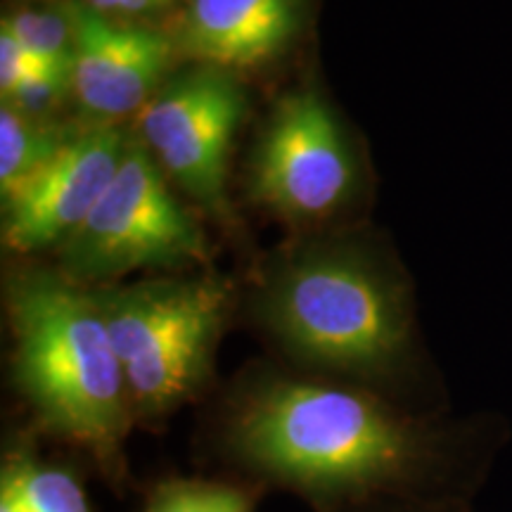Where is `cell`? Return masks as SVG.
<instances>
[{"label": "cell", "mask_w": 512, "mask_h": 512, "mask_svg": "<svg viewBox=\"0 0 512 512\" xmlns=\"http://www.w3.org/2000/svg\"><path fill=\"white\" fill-rule=\"evenodd\" d=\"M209 444L228 477L316 512L415 498L439 456V434L373 387L268 368L230 389Z\"/></svg>", "instance_id": "cell-1"}, {"label": "cell", "mask_w": 512, "mask_h": 512, "mask_svg": "<svg viewBox=\"0 0 512 512\" xmlns=\"http://www.w3.org/2000/svg\"><path fill=\"white\" fill-rule=\"evenodd\" d=\"M8 316L12 384L38 427L86 453L117 494L126 491L136 415L95 292L67 275L29 271L10 280Z\"/></svg>", "instance_id": "cell-2"}, {"label": "cell", "mask_w": 512, "mask_h": 512, "mask_svg": "<svg viewBox=\"0 0 512 512\" xmlns=\"http://www.w3.org/2000/svg\"><path fill=\"white\" fill-rule=\"evenodd\" d=\"M254 318L294 363L366 387L399 375L413 351L406 285L351 247H313L278 266Z\"/></svg>", "instance_id": "cell-3"}, {"label": "cell", "mask_w": 512, "mask_h": 512, "mask_svg": "<svg viewBox=\"0 0 512 512\" xmlns=\"http://www.w3.org/2000/svg\"><path fill=\"white\" fill-rule=\"evenodd\" d=\"M93 292L124 368L136 425H162L209 382L230 316L228 283L204 275Z\"/></svg>", "instance_id": "cell-4"}, {"label": "cell", "mask_w": 512, "mask_h": 512, "mask_svg": "<svg viewBox=\"0 0 512 512\" xmlns=\"http://www.w3.org/2000/svg\"><path fill=\"white\" fill-rule=\"evenodd\" d=\"M60 254L62 275L88 285L143 268L200 264L207 240L147 147L133 138L110 188Z\"/></svg>", "instance_id": "cell-5"}, {"label": "cell", "mask_w": 512, "mask_h": 512, "mask_svg": "<svg viewBox=\"0 0 512 512\" xmlns=\"http://www.w3.org/2000/svg\"><path fill=\"white\" fill-rule=\"evenodd\" d=\"M356 188L354 150L323 95L306 88L280 100L252 157V200L285 221L316 223L347 207Z\"/></svg>", "instance_id": "cell-6"}, {"label": "cell", "mask_w": 512, "mask_h": 512, "mask_svg": "<svg viewBox=\"0 0 512 512\" xmlns=\"http://www.w3.org/2000/svg\"><path fill=\"white\" fill-rule=\"evenodd\" d=\"M238 76L197 64L166 81L140 112V136L166 178L204 209H226L228 152L245 117Z\"/></svg>", "instance_id": "cell-7"}, {"label": "cell", "mask_w": 512, "mask_h": 512, "mask_svg": "<svg viewBox=\"0 0 512 512\" xmlns=\"http://www.w3.org/2000/svg\"><path fill=\"white\" fill-rule=\"evenodd\" d=\"M133 138L117 124L76 131L50 162L3 195V242L31 254L62 247L110 188Z\"/></svg>", "instance_id": "cell-8"}, {"label": "cell", "mask_w": 512, "mask_h": 512, "mask_svg": "<svg viewBox=\"0 0 512 512\" xmlns=\"http://www.w3.org/2000/svg\"><path fill=\"white\" fill-rule=\"evenodd\" d=\"M74 17L72 93L91 124H117L143 112L164 86L174 62L171 36L100 15L81 0H69Z\"/></svg>", "instance_id": "cell-9"}, {"label": "cell", "mask_w": 512, "mask_h": 512, "mask_svg": "<svg viewBox=\"0 0 512 512\" xmlns=\"http://www.w3.org/2000/svg\"><path fill=\"white\" fill-rule=\"evenodd\" d=\"M306 12L309 0H183L174 43L202 67L247 72L292 46Z\"/></svg>", "instance_id": "cell-10"}, {"label": "cell", "mask_w": 512, "mask_h": 512, "mask_svg": "<svg viewBox=\"0 0 512 512\" xmlns=\"http://www.w3.org/2000/svg\"><path fill=\"white\" fill-rule=\"evenodd\" d=\"M0 512H93L72 465L46 458L31 437H12L0 460Z\"/></svg>", "instance_id": "cell-11"}, {"label": "cell", "mask_w": 512, "mask_h": 512, "mask_svg": "<svg viewBox=\"0 0 512 512\" xmlns=\"http://www.w3.org/2000/svg\"><path fill=\"white\" fill-rule=\"evenodd\" d=\"M74 133L3 102L0 110V195H8L43 169Z\"/></svg>", "instance_id": "cell-12"}, {"label": "cell", "mask_w": 512, "mask_h": 512, "mask_svg": "<svg viewBox=\"0 0 512 512\" xmlns=\"http://www.w3.org/2000/svg\"><path fill=\"white\" fill-rule=\"evenodd\" d=\"M264 489L238 477H159L140 512H254Z\"/></svg>", "instance_id": "cell-13"}, {"label": "cell", "mask_w": 512, "mask_h": 512, "mask_svg": "<svg viewBox=\"0 0 512 512\" xmlns=\"http://www.w3.org/2000/svg\"><path fill=\"white\" fill-rule=\"evenodd\" d=\"M0 27L10 29L38 60L72 72L74 17L69 0H27L5 12Z\"/></svg>", "instance_id": "cell-14"}, {"label": "cell", "mask_w": 512, "mask_h": 512, "mask_svg": "<svg viewBox=\"0 0 512 512\" xmlns=\"http://www.w3.org/2000/svg\"><path fill=\"white\" fill-rule=\"evenodd\" d=\"M67 93H72V72H69V69L55 67V64H41V67H38L36 72L3 102H10L12 107L31 114V117L48 119V114L60 105V100Z\"/></svg>", "instance_id": "cell-15"}, {"label": "cell", "mask_w": 512, "mask_h": 512, "mask_svg": "<svg viewBox=\"0 0 512 512\" xmlns=\"http://www.w3.org/2000/svg\"><path fill=\"white\" fill-rule=\"evenodd\" d=\"M41 64L48 62L38 60L10 29L0 27V88H3V98H10Z\"/></svg>", "instance_id": "cell-16"}, {"label": "cell", "mask_w": 512, "mask_h": 512, "mask_svg": "<svg viewBox=\"0 0 512 512\" xmlns=\"http://www.w3.org/2000/svg\"><path fill=\"white\" fill-rule=\"evenodd\" d=\"M81 3H86L88 8L105 17L121 19V22H138L143 17L169 10L174 0H81Z\"/></svg>", "instance_id": "cell-17"}, {"label": "cell", "mask_w": 512, "mask_h": 512, "mask_svg": "<svg viewBox=\"0 0 512 512\" xmlns=\"http://www.w3.org/2000/svg\"><path fill=\"white\" fill-rule=\"evenodd\" d=\"M342 512H456V510L437 508V505H425L415 501V498H399V501L373 503V505H363V508L342 510Z\"/></svg>", "instance_id": "cell-18"}]
</instances>
